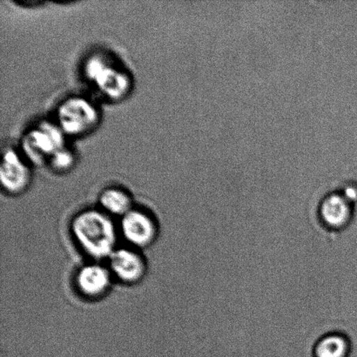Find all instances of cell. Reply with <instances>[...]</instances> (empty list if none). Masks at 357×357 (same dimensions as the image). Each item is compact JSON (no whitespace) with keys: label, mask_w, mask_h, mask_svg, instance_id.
Returning <instances> with one entry per match:
<instances>
[{"label":"cell","mask_w":357,"mask_h":357,"mask_svg":"<svg viewBox=\"0 0 357 357\" xmlns=\"http://www.w3.org/2000/svg\"><path fill=\"white\" fill-rule=\"evenodd\" d=\"M69 232L87 261H106L121 245L118 220L98 206L77 212L70 220Z\"/></svg>","instance_id":"6da1fadb"},{"label":"cell","mask_w":357,"mask_h":357,"mask_svg":"<svg viewBox=\"0 0 357 357\" xmlns=\"http://www.w3.org/2000/svg\"><path fill=\"white\" fill-rule=\"evenodd\" d=\"M83 73L97 92L110 101L126 99L132 89L129 73L102 52H96L86 59Z\"/></svg>","instance_id":"7a4b0ae2"},{"label":"cell","mask_w":357,"mask_h":357,"mask_svg":"<svg viewBox=\"0 0 357 357\" xmlns=\"http://www.w3.org/2000/svg\"><path fill=\"white\" fill-rule=\"evenodd\" d=\"M66 136L54 121H40L24 132L20 153L31 165H47L59 149L66 146Z\"/></svg>","instance_id":"3957f363"},{"label":"cell","mask_w":357,"mask_h":357,"mask_svg":"<svg viewBox=\"0 0 357 357\" xmlns=\"http://www.w3.org/2000/svg\"><path fill=\"white\" fill-rule=\"evenodd\" d=\"M100 119L99 107L92 100L82 96H73L58 105L54 121L66 136L82 137L96 130Z\"/></svg>","instance_id":"277c9868"},{"label":"cell","mask_w":357,"mask_h":357,"mask_svg":"<svg viewBox=\"0 0 357 357\" xmlns=\"http://www.w3.org/2000/svg\"><path fill=\"white\" fill-rule=\"evenodd\" d=\"M118 226L124 244L142 251L152 247L160 236L158 219L142 206H135L118 220Z\"/></svg>","instance_id":"5b68a950"},{"label":"cell","mask_w":357,"mask_h":357,"mask_svg":"<svg viewBox=\"0 0 357 357\" xmlns=\"http://www.w3.org/2000/svg\"><path fill=\"white\" fill-rule=\"evenodd\" d=\"M115 283L106 261H86L73 274L77 295L89 302H99L109 295Z\"/></svg>","instance_id":"8992f818"},{"label":"cell","mask_w":357,"mask_h":357,"mask_svg":"<svg viewBox=\"0 0 357 357\" xmlns=\"http://www.w3.org/2000/svg\"><path fill=\"white\" fill-rule=\"evenodd\" d=\"M115 282L124 286H137L144 281L149 262L143 251L120 245L106 261Z\"/></svg>","instance_id":"52a82bcc"},{"label":"cell","mask_w":357,"mask_h":357,"mask_svg":"<svg viewBox=\"0 0 357 357\" xmlns=\"http://www.w3.org/2000/svg\"><path fill=\"white\" fill-rule=\"evenodd\" d=\"M33 174L31 164L17 150L6 149L3 152L0 165V181L2 190L6 195H23L30 188Z\"/></svg>","instance_id":"ba28073f"},{"label":"cell","mask_w":357,"mask_h":357,"mask_svg":"<svg viewBox=\"0 0 357 357\" xmlns=\"http://www.w3.org/2000/svg\"><path fill=\"white\" fill-rule=\"evenodd\" d=\"M321 222L331 230L345 229L351 222L353 204L340 192L325 196L319 208Z\"/></svg>","instance_id":"9c48e42d"},{"label":"cell","mask_w":357,"mask_h":357,"mask_svg":"<svg viewBox=\"0 0 357 357\" xmlns=\"http://www.w3.org/2000/svg\"><path fill=\"white\" fill-rule=\"evenodd\" d=\"M131 192L121 187H108L98 197V208L116 220L127 215L135 206Z\"/></svg>","instance_id":"30bf717a"},{"label":"cell","mask_w":357,"mask_h":357,"mask_svg":"<svg viewBox=\"0 0 357 357\" xmlns=\"http://www.w3.org/2000/svg\"><path fill=\"white\" fill-rule=\"evenodd\" d=\"M351 351L347 337L330 334L321 339L314 349V357H349Z\"/></svg>","instance_id":"8fae6325"},{"label":"cell","mask_w":357,"mask_h":357,"mask_svg":"<svg viewBox=\"0 0 357 357\" xmlns=\"http://www.w3.org/2000/svg\"><path fill=\"white\" fill-rule=\"evenodd\" d=\"M76 162L77 157L75 153L68 148V146H66L52 156L47 165L54 173L66 174L69 172L75 166Z\"/></svg>","instance_id":"7c38bea8"},{"label":"cell","mask_w":357,"mask_h":357,"mask_svg":"<svg viewBox=\"0 0 357 357\" xmlns=\"http://www.w3.org/2000/svg\"><path fill=\"white\" fill-rule=\"evenodd\" d=\"M341 192L349 202L354 205V203L357 202V182H347L342 187Z\"/></svg>","instance_id":"4fadbf2b"}]
</instances>
